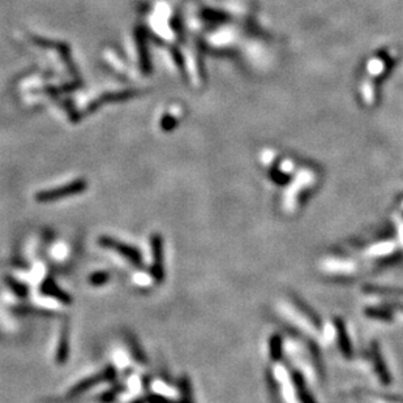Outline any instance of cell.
Instances as JSON below:
<instances>
[{
  "label": "cell",
  "mask_w": 403,
  "mask_h": 403,
  "mask_svg": "<svg viewBox=\"0 0 403 403\" xmlns=\"http://www.w3.org/2000/svg\"><path fill=\"white\" fill-rule=\"evenodd\" d=\"M98 244L103 248L115 251L116 253H119L120 256L128 260L129 262L135 266H142V256L137 248L132 247V245L126 244L123 241L118 240L115 238L107 236V235H102L98 238Z\"/></svg>",
  "instance_id": "7a4b0ae2"
},
{
  "label": "cell",
  "mask_w": 403,
  "mask_h": 403,
  "mask_svg": "<svg viewBox=\"0 0 403 403\" xmlns=\"http://www.w3.org/2000/svg\"><path fill=\"white\" fill-rule=\"evenodd\" d=\"M137 46H139V53H140V64H141V70L142 72L149 75L150 71H152V66H150V60H149V55H148V49H146V38L145 34L142 32L141 29L137 30Z\"/></svg>",
  "instance_id": "ba28073f"
},
{
  "label": "cell",
  "mask_w": 403,
  "mask_h": 403,
  "mask_svg": "<svg viewBox=\"0 0 403 403\" xmlns=\"http://www.w3.org/2000/svg\"><path fill=\"white\" fill-rule=\"evenodd\" d=\"M116 377V369L113 367V365H107L105 369H102L101 372H98L94 376H89L84 378V380L79 381V382L70 390V396H77L81 395L83 393L90 390L92 387L97 386L99 383L102 382H111L114 381V378Z\"/></svg>",
  "instance_id": "3957f363"
},
{
  "label": "cell",
  "mask_w": 403,
  "mask_h": 403,
  "mask_svg": "<svg viewBox=\"0 0 403 403\" xmlns=\"http://www.w3.org/2000/svg\"><path fill=\"white\" fill-rule=\"evenodd\" d=\"M88 282L94 287H101V286L110 282V273H107V271H96V273L89 275Z\"/></svg>",
  "instance_id": "30bf717a"
},
{
  "label": "cell",
  "mask_w": 403,
  "mask_h": 403,
  "mask_svg": "<svg viewBox=\"0 0 403 403\" xmlns=\"http://www.w3.org/2000/svg\"><path fill=\"white\" fill-rule=\"evenodd\" d=\"M88 188V183L84 179H77L75 182H71L68 184L59 187V188L46 189V191H41L36 193V201L37 202H53L62 200V198L71 197V196L79 195L83 193Z\"/></svg>",
  "instance_id": "6da1fadb"
},
{
  "label": "cell",
  "mask_w": 403,
  "mask_h": 403,
  "mask_svg": "<svg viewBox=\"0 0 403 403\" xmlns=\"http://www.w3.org/2000/svg\"><path fill=\"white\" fill-rule=\"evenodd\" d=\"M68 356H70V331H68V326L66 325L60 333L55 360L59 365H64L68 360Z\"/></svg>",
  "instance_id": "8992f818"
},
{
  "label": "cell",
  "mask_w": 403,
  "mask_h": 403,
  "mask_svg": "<svg viewBox=\"0 0 403 403\" xmlns=\"http://www.w3.org/2000/svg\"><path fill=\"white\" fill-rule=\"evenodd\" d=\"M122 389H123L122 386L113 387V389L109 390V391H106V393L103 394L101 399H102L103 402H110V400H113L114 398H115V396L118 395V393H119V391H122Z\"/></svg>",
  "instance_id": "4fadbf2b"
},
{
  "label": "cell",
  "mask_w": 403,
  "mask_h": 403,
  "mask_svg": "<svg viewBox=\"0 0 403 403\" xmlns=\"http://www.w3.org/2000/svg\"><path fill=\"white\" fill-rule=\"evenodd\" d=\"M40 291L41 294L46 295V296L50 297H54V299H57L59 303H62V304L64 305H71L73 303V299L71 297V295L67 294L66 291L62 290V288L57 284V282L54 281L53 278L47 277L46 279L42 282V284H41Z\"/></svg>",
  "instance_id": "5b68a950"
},
{
  "label": "cell",
  "mask_w": 403,
  "mask_h": 403,
  "mask_svg": "<svg viewBox=\"0 0 403 403\" xmlns=\"http://www.w3.org/2000/svg\"><path fill=\"white\" fill-rule=\"evenodd\" d=\"M176 126V120L175 119H171V118H165L162 122V128L166 129V131H170V129H172L174 127Z\"/></svg>",
  "instance_id": "5bb4252c"
},
{
  "label": "cell",
  "mask_w": 403,
  "mask_h": 403,
  "mask_svg": "<svg viewBox=\"0 0 403 403\" xmlns=\"http://www.w3.org/2000/svg\"><path fill=\"white\" fill-rule=\"evenodd\" d=\"M150 247H152L153 262L150 273L157 284L165 281V266H163V239L161 234H152L150 236Z\"/></svg>",
  "instance_id": "277c9868"
},
{
  "label": "cell",
  "mask_w": 403,
  "mask_h": 403,
  "mask_svg": "<svg viewBox=\"0 0 403 403\" xmlns=\"http://www.w3.org/2000/svg\"><path fill=\"white\" fill-rule=\"evenodd\" d=\"M135 96H137V90H124V92L105 94V96H102L101 98L97 99L96 102L90 105L89 111H92V110H96L97 107H99L101 105H105V103L119 102V101H123V99H129Z\"/></svg>",
  "instance_id": "52a82bcc"
},
{
  "label": "cell",
  "mask_w": 403,
  "mask_h": 403,
  "mask_svg": "<svg viewBox=\"0 0 403 403\" xmlns=\"http://www.w3.org/2000/svg\"><path fill=\"white\" fill-rule=\"evenodd\" d=\"M128 346H129V348H131V351H132V355L136 360L139 361L140 364H146V361H148L146 360V356H145V354L142 352L141 348H140L139 343H137V340L128 337Z\"/></svg>",
  "instance_id": "7c38bea8"
},
{
  "label": "cell",
  "mask_w": 403,
  "mask_h": 403,
  "mask_svg": "<svg viewBox=\"0 0 403 403\" xmlns=\"http://www.w3.org/2000/svg\"><path fill=\"white\" fill-rule=\"evenodd\" d=\"M4 281H6V283H7V286L10 287V290L12 291L16 296L27 297L28 294H29V288H28L27 284L23 283V282L20 281H17V279H15L14 277H6L4 278Z\"/></svg>",
  "instance_id": "9c48e42d"
},
{
  "label": "cell",
  "mask_w": 403,
  "mask_h": 403,
  "mask_svg": "<svg viewBox=\"0 0 403 403\" xmlns=\"http://www.w3.org/2000/svg\"><path fill=\"white\" fill-rule=\"evenodd\" d=\"M179 387L182 391L183 395V402L182 403H192L191 402V381L187 376H182L179 380Z\"/></svg>",
  "instance_id": "8fae6325"
}]
</instances>
